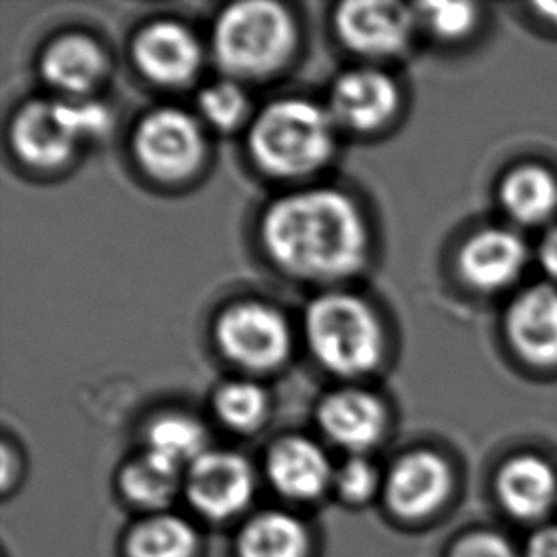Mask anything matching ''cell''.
Masks as SVG:
<instances>
[{
  "label": "cell",
  "instance_id": "cell-1",
  "mask_svg": "<svg viewBox=\"0 0 557 557\" xmlns=\"http://www.w3.org/2000/svg\"><path fill=\"white\" fill-rule=\"evenodd\" d=\"M261 242L289 276L335 282L352 276L366 263L368 225L347 195L309 188L282 196L264 210Z\"/></svg>",
  "mask_w": 557,
  "mask_h": 557
},
{
  "label": "cell",
  "instance_id": "cell-2",
  "mask_svg": "<svg viewBox=\"0 0 557 557\" xmlns=\"http://www.w3.org/2000/svg\"><path fill=\"white\" fill-rule=\"evenodd\" d=\"M332 114L307 99H280L251 122L248 149L264 174L297 180L327 164L335 149Z\"/></svg>",
  "mask_w": 557,
  "mask_h": 557
},
{
  "label": "cell",
  "instance_id": "cell-3",
  "mask_svg": "<svg viewBox=\"0 0 557 557\" xmlns=\"http://www.w3.org/2000/svg\"><path fill=\"white\" fill-rule=\"evenodd\" d=\"M297 45L292 14L278 2H234L213 27V53L226 75L257 81L278 73Z\"/></svg>",
  "mask_w": 557,
  "mask_h": 557
},
{
  "label": "cell",
  "instance_id": "cell-4",
  "mask_svg": "<svg viewBox=\"0 0 557 557\" xmlns=\"http://www.w3.org/2000/svg\"><path fill=\"white\" fill-rule=\"evenodd\" d=\"M305 335L318 363L335 375H363L383 358V325L375 310L352 294L330 292L310 302Z\"/></svg>",
  "mask_w": 557,
  "mask_h": 557
},
{
  "label": "cell",
  "instance_id": "cell-5",
  "mask_svg": "<svg viewBox=\"0 0 557 557\" xmlns=\"http://www.w3.org/2000/svg\"><path fill=\"white\" fill-rule=\"evenodd\" d=\"M109 124V111L94 101L33 99L15 113L10 141L27 166L58 170L83 141L103 136Z\"/></svg>",
  "mask_w": 557,
  "mask_h": 557
},
{
  "label": "cell",
  "instance_id": "cell-6",
  "mask_svg": "<svg viewBox=\"0 0 557 557\" xmlns=\"http://www.w3.org/2000/svg\"><path fill=\"white\" fill-rule=\"evenodd\" d=\"M137 164L152 180L185 182L200 170L206 157V139L200 124L174 107L145 114L132 139Z\"/></svg>",
  "mask_w": 557,
  "mask_h": 557
},
{
  "label": "cell",
  "instance_id": "cell-7",
  "mask_svg": "<svg viewBox=\"0 0 557 557\" xmlns=\"http://www.w3.org/2000/svg\"><path fill=\"white\" fill-rule=\"evenodd\" d=\"M215 343L226 360L236 366L269 371L286 362L292 330L284 314L267 302H234L219 314Z\"/></svg>",
  "mask_w": 557,
  "mask_h": 557
},
{
  "label": "cell",
  "instance_id": "cell-8",
  "mask_svg": "<svg viewBox=\"0 0 557 557\" xmlns=\"http://www.w3.org/2000/svg\"><path fill=\"white\" fill-rule=\"evenodd\" d=\"M414 15L399 2L348 0L337 8L335 29L348 50L383 60L406 50L413 35Z\"/></svg>",
  "mask_w": 557,
  "mask_h": 557
},
{
  "label": "cell",
  "instance_id": "cell-9",
  "mask_svg": "<svg viewBox=\"0 0 557 557\" xmlns=\"http://www.w3.org/2000/svg\"><path fill=\"white\" fill-rule=\"evenodd\" d=\"M253 487V470L236 453L206 451L188 470L190 505L211 520H225L244 510Z\"/></svg>",
  "mask_w": 557,
  "mask_h": 557
},
{
  "label": "cell",
  "instance_id": "cell-10",
  "mask_svg": "<svg viewBox=\"0 0 557 557\" xmlns=\"http://www.w3.org/2000/svg\"><path fill=\"white\" fill-rule=\"evenodd\" d=\"M453 490L447 460L432 451L404 455L391 468L384 495L394 513L406 520H421L436 512Z\"/></svg>",
  "mask_w": 557,
  "mask_h": 557
},
{
  "label": "cell",
  "instance_id": "cell-11",
  "mask_svg": "<svg viewBox=\"0 0 557 557\" xmlns=\"http://www.w3.org/2000/svg\"><path fill=\"white\" fill-rule=\"evenodd\" d=\"M132 55L141 75L160 86H183L202 65V46L195 33L177 22L149 23L137 33Z\"/></svg>",
  "mask_w": 557,
  "mask_h": 557
},
{
  "label": "cell",
  "instance_id": "cell-12",
  "mask_svg": "<svg viewBox=\"0 0 557 557\" xmlns=\"http://www.w3.org/2000/svg\"><path fill=\"white\" fill-rule=\"evenodd\" d=\"M398 88L391 76L373 67L350 69L335 81L327 111L333 122L355 132H373L398 109Z\"/></svg>",
  "mask_w": 557,
  "mask_h": 557
},
{
  "label": "cell",
  "instance_id": "cell-13",
  "mask_svg": "<svg viewBox=\"0 0 557 557\" xmlns=\"http://www.w3.org/2000/svg\"><path fill=\"white\" fill-rule=\"evenodd\" d=\"M506 335L513 350L541 368L557 366V289L541 284L525 289L506 312Z\"/></svg>",
  "mask_w": 557,
  "mask_h": 557
},
{
  "label": "cell",
  "instance_id": "cell-14",
  "mask_svg": "<svg viewBox=\"0 0 557 557\" xmlns=\"http://www.w3.org/2000/svg\"><path fill=\"white\" fill-rule=\"evenodd\" d=\"M528 263V246L506 228H483L470 236L459 251L460 276L482 292L512 284Z\"/></svg>",
  "mask_w": 557,
  "mask_h": 557
},
{
  "label": "cell",
  "instance_id": "cell-15",
  "mask_svg": "<svg viewBox=\"0 0 557 557\" xmlns=\"http://www.w3.org/2000/svg\"><path fill=\"white\" fill-rule=\"evenodd\" d=\"M495 493L500 506L516 520H539L557 503L556 470L541 455H513L498 468Z\"/></svg>",
  "mask_w": 557,
  "mask_h": 557
},
{
  "label": "cell",
  "instance_id": "cell-16",
  "mask_svg": "<svg viewBox=\"0 0 557 557\" xmlns=\"http://www.w3.org/2000/svg\"><path fill=\"white\" fill-rule=\"evenodd\" d=\"M318 422L333 444L348 451H366L383 434V404L371 392L343 388L320 404Z\"/></svg>",
  "mask_w": 557,
  "mask_h": 557
},
{
  "label": "cell",
  "instance_id": "cell-17",
  "mask_svg": "<svg viewBox=\"0 0 557 557\" xmlns=\"http://www.w3.org/2000/svg\"><path fill=\"white\" fill-rule=\"evenodd\" d=\"M40 73L55 90L69 96H84L103 81L107 55L88 35L67 33L46 46L40 58Z\"/></svg>",
  "mask_w": 557,
  "mask_h": 557
},
{
  "label": "cell",
  "instance_id": "cell-18",
  "mask_svg": "<svg viewBox=\"0 0 557 557\" xmlns=\"http://www.w3.org/2000/svg\"><path fill=\"white\" fill-rule=\"evenodd\" d=\"M267 472L282 495L299 500L322 495L333 475L324 451L299 436L284 437L272 447Z\"/></svg>",
  "mask_w": 557,
  "mask_h": 557
},
{
  "label": "cell",
  "instance_id": "cell-19",
  "mask_svg": "<svg viewBox=\"0 0 557 557\" xmlns=\"http://www.w3.org/2000/svg\"><path fill=\"white\" fill-rule=\"evenodd\" d=\"M500 203L521 225H536L557 210V180L543 166L516 168L500 183Z\"/></svg>",
  "mask_w": 557,
  "mask_h": 557
},
{
  "label": "cell",
  "instance_id": "cell-20",
  "mask_svg": "<svg viewBox=\"0 0 557 557\" xmlns=\"http://www.w3.org/2000/svg\"><path fill=\"white\" fill-rule=\"evenodd\" d=\"M307 531L284 512H264L249 521L238 541L240 557H305Z\"/></svg>",
  "mask_w": 557,
  "mask_h": 557
},
{
  "label": "cell",
  "instance_id": "cell-21",
  "mask_svg": "<svg viewBox=\"0 0 557 557\" xmlns=\"http://www.w3.org/2000/svg\"><path fill=\"white\" fill-rule=\"evenodd\" d=\"M206 442L208 434L202 424L188 414H162L147 430V453L180 470L202 457Z\"/></svg>",
  "mask_w": 557,
  "mask_h": 557
},
{
  "label": "cell",
  "instance_id": "cell-22",
  "mask_svg": "<svg viewBox=\"0 0 557 557\" xmlns=\"http://www.w3.org/2000/svg\"><path fill=\"white\" fill-rule=\"evenodd\" d=\"M128 546L132 557H193L195 529L175 516H157L132 533Z\"/></svg>",
  "mask_w": 557,
  "mask_h": 557
},
{
  "label": "cell",
  "instance_id": "cell-23",
  "mask_svg": "<svg viewBox=\"0 0 557 557\" xmlns=\"http://www.w3.org/2000/svg\"><path fill=\"white\" fill-rule=\"evenodd\" d=\"M180 468L168 465L151 453L132 460L122 472V490L139 505H164L180 487Z\"/></svg>",
  "mask_w": 557,
  "mask_h": 557
},
{
  "label": "cell",
  "instance_id": "cell-24",
  "mask_svg": "<svg viewBox=\"0 0 557 557\" xmlns=\"http://www.w3.org/2000/svg\"><path fill=\"white\" fill-rule=\"evenodd\" d=\"M213 406L219 419L234 430L257 429L267 414V394L249 381H233L219 388Z\"/></svg>",
  "mask_w": 557,
  "mask_h": 557
},
{
  "label": "cell",
  "instance_id": "cell-25",
  "mask_svg": "<svg viewBox=\"0 0 557 557\" xmlns=\"http://www.w3.org/2000/svg\"><path fill=\"white\" fill-rule=\"evenodd\" d=\"M198 109L213 128L228 132L246 119L249 109L248 96L234 81H219L203 88L198 98Z\"/></svg>",
  "mask_w": 557,
  "mask_h": 557
},
{
  "label": "cell",
  "instance_id": "cell-26",
  "mask_svg": "<svg viewBox=\"0 0 557 557\" xmlns=\"http://www.w3.org/2000/svg\"><path fill=\"white\" fill-rule=\"evenodd\" d=\"M421 17L440 38H460L474 27L475 7L470 2H429L421 4Z\"/></svg>",
  "mask_w": 557,
  "mask_h": 557
},
{
  "label": "cell",
  "instance_id": "cell-27",
  "mask_svg": "<svg viewBox=\"0 0 557 557\" xmlns=\"http://www.w3.org/2000/svg\"><path fill=\"white\" fill-rule=\"evenodd\" d=\"M379 475L370 460L362 457L348 459L335 472V485L341 495L350 503H363L375 493Z\"/></svg>",
  "mask_w": 557,
  "mask_h": 557
},
{
  "label": "cell",
  "instance_id": "cell-28",
  "mask_svg": "<svg viewBox=\"0 0 557 557\" xmlns=\"http://www.w3.org/2000/svg\"><path fill=\"white\" fill-rule=\"evenodd\" d=\"M447 557H518L512 544L495 531H472L453 544Z\"/></svg>",
  "mask_w": 557,
  "mask_h": 557
},
{
  "label": "cell",
  "instance_id": "cell-29",
  "mask_svg": "<svg viewBox=\"0 0 557 557\" xmlns=\"http://www.w3.org/2000/svg\"><path fill=\"white\" fill-rule=\"evenodd\" d=\"M525 557H557V525L539 529L529 539Z\"/></svg>",
  "mask_w": 557,
  "mask_h": 557
},
{
  "label": "cell",
  "instance_id": "cell-30",
  "mask_svg": "<svg viewBox=\"0 0 557 557\" xmlns=\"http://www.w3.org/2000/svg\"><path fill=\"white\" fill-rule=\"evenodd\" d=\"M539 261L543 264L544 271L557 280V225L552 226L548 233L544 234L543 242L539 246Z\"/></svg>",
  "mask_w": 557,
  "mask_h": 557
},
{
  "label": "cell",
  "instance_id": "cell-31",
  "mask_svg": "<svg viewBox=\"0 0 557 557\" xmlns=\"http://www.w3.org/2000/svg\"><path fill=\"white\" fill-rule=\"evenodd\" d=\"M536 10H541L548 20L557 23V2H543V4H536Z\"/></svg>",
  "mask_w": 557,
  "mask_h": 557
}]
</instances>
